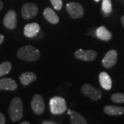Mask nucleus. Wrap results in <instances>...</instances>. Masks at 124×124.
Listing matches in <instances>:
<instances>
[{"label": "nucleus", "instance_id": "obj_1", "mask_svg": "<svg viewBox=\"0 0 124 124\" xmlns=\"http://www.w3.org/2000/svg\"><path fill=\"white\" fill-rule=\"evenodd\" d=\"M17 57L26 62H35L40 57V52L38 49L31 45L24 46L18 50Z\"/></svg>", "mask_w": 124, "mask_h": 124}, {"label": "nucleus", "instance_id": "obj_2", "mask_svg": "<svg viewBox=\"0 0 124 124\" xmlns=\"http://www.w3.org/2000/svg\"><path fill=\"white\" fill-rule=\"evenodd\" d=\"M10 118L14 122L18 121L22 119L23 115V102L19 97H14L10 103L8 108Z\"/></svg>", "mask_w": 124, "mask_h": 124}, {"label": "nucleus", "instance_id": "obj_3", "mask_svg": "<svg viewBox=\"0 0 124 124\" xmlns=\"http://www.w3.org/2000/svg\"><path fill=\"white\" fill-rule=\"evenodd\" d=\"M50 112L53 115H62L67 110L66 100L60 97H54L50 99L49 102Z\"/></svg>", "mask_w": 124, "mask_h": 124}, {"label": "nucleus", "instance_id": "obj_4", "mask_svg": "<svg viewBox=\"0 0 124 124\" xmlns=\"http://www.w3.org/2000/svg\"><path fill=\"white\" fill-rule=\"evenodd\" d=\"M81 92L84 96L88 97L94 101L99 100L102 97V93L100 90L93 87L88 84H84L81 86Z\"/></svg>", "mask_w": 124, "mask_h": 124}, {"label": "nucleus", "instance_id": "obj_5", "mask_svg": "<svg viewBox=\"0 0 124 124\" xmlns=\"http://www.w3.org/2000/svg\"><path fill=\"white\" fill-rule=\"evenodd\" d=\"M66 10L72 19H80L84 15V10L79 3L70 2L66 4Z\"/></svg>", "mask_w": 124, "mask_h": 124}, {"label": "nucleus", "instance_id": "obj_6", "mask_svg": "<svg viewBox=\"0 0 124 124\" xmlns=\"http://www.w3.org/2000/svg\"><path fill=\"white\" fill-rule=\"evenodd\" d=\"M38 6L34 3H26L23 5L21 9L22 17L26 20L35 17L38 14Z\"/></svg>", "mask_w": 124, "mask_h": 124}, {"label": "nucleus", "instance_id": "obj_7", "mask_svg": "<svg viewBox=\"0 0 124 124\" xmlns=\"http://www.w3.org/2000/svg\"><path fill=\"white\" fill-rule=\"evenodd\" d=\"M74 55L75 57L79 60L85 62H93L97 57V53L94 50H84L82 49H79L75 52Z\"/></svg>", "mask_w": 124, "mask_h": 124}, {"label": "nucleus", "instance_id": "obj_8", "mask_svg": "<svg viewBox=\"0 0 124 124\" xmlns=\"http://www.w3.org/2000/svg\"><path fill=\"white\" fill-rule=\"evenodd\" d=\"M31 108L37 115H42L45 111V103L44 99L40 94H35L31 100Z\"/></svg>", "mask_w": 124, "mask_h": 124}, {"label": "nucleus", "instance_id": "obj_9", "mask_svg": "<svg viewBox=\"0 0 124 124\" xmlns=\"http://www.w3.org/2000/svg\"><path fill=\"white\" fill-rule=\"evenodd\" d=\"M3 23L4 26L10 29L13 30L15 29L17 25V13L13 10H9L4 16Z\"/></svg>", "mask_w": 124, "mask_h": 124}, {"label": "nucleus", "instance_id": "obj_10", "mask_svg": "<svg viewBox=\"0 0 124 124\" xmlns=\"http://www.w3.org/2000/svg\"><path fill=\"white\" fill-rule=\"evenodd\" d=\"M118 53L115 50H109L102 60V64L104 68L107 69L111 68L113 67L116 63L117 61Z\"/></svg>", "mask_w": 124, "mask_h": 124}, {"label": "nucleus", "instance_id": "obj_11", "mask_svg": "<svg viewBox=\"0 0 124 124\" xmlns=\"http://www.w3.org/2000/svg\"><path fill=\"white\" fill-rule=\"evenodd\" d=\"M40 31V26L37 23H31L26 24L23 28L24 35L32 38L35 37Z\"/></svg>", "mask_w": 124, "mask_h": 124}, {"label": "nucleus", "instance_id": "obj_12", "mask_svg": "<svg viewBox=\"0 0 124 124\" xmlns=\"http://www.w3.org/2000/svg\"><path fill=\"white\" fill-rule=\"evenodd\" d=\"M17 88V83L11 78H4L0 79V90L14 91Z\"/></svg>", "mask_w": 124, "mask_h": 124}, {"label": "nucleus", "instance_id": "obj_13", "mask_svg": "<svg viewBox=\"0 0 124 124\" xmlns=\"http://www.w3.org/2000/svg\"><path fill=\"white\" fill-rule=\"evenodd\" d=\"M100 85L106 90H110L112 88V79L110 75L106 72H101L99 75Z\"/></svg>", "mask_w": 124, "mask_h": 124}, {"label": "nucleus", "instance_id": "obj_14", "mask_svg": "<svg viewBox=\"0 0 124 124\" xmlns=\"http://www.w3.org/2000/svg\"><path fill=\"white\" fill-rule=\"evenodd\" d=\"M44 17L49 23L53 24H57L59 22L58 15L51 8H46L44 9Z\"/></svg>", "mask_w": 124, "mask_h": 124}, {"label": "nucleus", "instance_id": "obj_15", "mask_svg": "<svg viewBox=\"0 0 124 124\" xmlns=\"http://www.w3.org/2000/svg\"><path fill=\"white\" fill-rule=\"evenodd\" d=\"M68 115L70 116L71 124H88L84 117L77 112L69 109Z\"/></svg>", "mask_w": 124, "mask_h": 124}, {"label": "nucleus", "instance_id": "obj_16", "mask_svg": "<svg viewBox=\"0 0 124 124\" xmlns=\"http://www.w3.org/2000/svg\"><path fill=\"white\" fill-rule=\"evenodd\" d=\"M104 112L110 116H118L124 115V108L116 106H106L103 108Z\"/></svg>", "mask_w": 124, "mask_h": 124}, {"label": "nucleus", "instance_id": "obj_17", "mask_svg": "<svg viewBox=\"0 0 124 124\" xmlns=\"http://www.w3.org/2000/svg\"><path fill=\"white\" fill-rule=\"evenodd\" d=\"M37 79V75L32 72H23L19 76L20 82L23 85H28L31 83L34 82Z\"/></svg>", "mask_w": 124, "mask_h": 124}, {"label": "nucleus", "instance_id": "obj_18", "mask_svg": "<svg viewBox=\"0 0 124 124\" xmlns=\"http://www.w3.org/2000/svg\"><path fill=\"white\" fill-rule=\"evenodd\" d=\"M96 36L99 39L108 41L112 37V35L106 27L100 26L96 30Z\"/></svg>", "mask_w": 124, "mask_h": 124}, {"label": "nucleus", "instance_id": "obj_19", "mask_svg": "<svg viewBox=\"0 0 124 124\" xmlns=\"http://www.w3.org/2000/svg\"><path fill=\"white\" fill-rule=\"evenodd\" d=\"M101 10L105 16H108L112 10V6L111 0H103L101 4Z\"/></svg>", "mask_w": 124, "mask_h": 124}, {"label": "nucleus", "instance_id": "obj_20", "mask_svg": "<svg viewBox=\"0 0 124 124\" xmlns=\"http://www.w3.org/2000/svg\"><path fill=\"white\" fill-rule=\"evenodd\" d=\"M12 69V64L9 62H3L0 64V77L8 74Z\"/></svg>", "mask_w": 124, "mask_h": 124}, {"label": "nucleus", "instance_id": "obj_21", "mask_svg": "<svg viewBox=\"0 0 124 124\" xmlns=\"http://www.w3.org/2000/svg\"><path fill=\"white\" fill-rule=\"evenodd\" d=\"M110 99L112 101L116 103H124V93H114L111 95Z\"/></svg>", "mask_w": 124, "mask_h": 124}, {"label": "nucleus", "instance_id": "obj_22", "mask_svg": "<svg viewBox=\"0 0 124 124\" xmlns=\"http://www.w3.org/2000/svg\"><path fill=\"white\" fill-rule=\"evenodd\" d=\"M51 4L53 5L54 8L57 10H60L63 6V1L62 0H50Z\"/></svg>", "mask_w": 124, "mask_h": 124}, {"label": "nucleus", "instance_id": "obj_23", "mask_svg": "<svg viewBox=\"0 0 124 124\" xmlns=\"http://www.w3.org/2000/svg\"><path fill=\"white\" fill-rule=\"evenodd\" d=\"M6 123V118L4 115L0 112V124H5Z\"/></svg>", "mask_w": 124, "mask_h": 124}, {"label": "nucleus", "instance_id": "obj_24", "mask_svg": "<svg viewBox=\"0 0 124 124\" xmlns=\"http://www.w3.org/2000/svg\"><path fill=\"white\" fill-rule=\"evenodd\" d=\"M41 124H59L55 123V122H53V121H44Z\"/></svg>", "mask_w": 124, "mask_h": 124}, {"label": "nucleus", "instance_id": "obj_25", "mask_svg": "<svg viewBox=\"0 0 124 124\" xmlns=\"http://www.w3.org/2000/svg\"><path fill=\"white\" fill-rule=\"evenodd\" d=\"M4 39V35H1V34H0V45L3 43Z\"/></svg>", "mask_w": 124, "mask_h": 124}, {"label": "nucleus", "instance_id": "obj_26", "mask_svg": "<svg viewBox=\"0 0 124 124\" xmlns=\"http://www.w3.org/2000/svg\"><path fill=\"white\" fill-rule=\"evenodd\" d=\"M121 23H122V26L124 27V15H123L121 18Z\"/></svg>", "mask_w": 124, "mask_h": 124}, {"label": "nucleus", "instance_id": "obj_27", "mask_svg": "<svg viewBox=\"0 0 124 124\" xmlns=\"http://www.w3.org/2000/svg\"><path fill=\"white\" fill-rule=\"evenodd\" d=\"M3 7H4V4H3V2L1 1H0V11L2 10Z\"/></svg>", "mask_w": 124, "mask_h": 124}, {"label": "nucleus", "instance_id": "obj_28", "mask_svg": "<svg viewBox=\"0 0 124 124\" xmlns=\"http://www.w3.org/2000/svg\"><path fill=\"white\" fill-rule=\"evenodd\" d=\"M20 124H31L28 121H23V122H22Z\"/></svg>", "mask_w": 124, "mask_h": 124}, {"label": "nucleus", "instance_id": "obj_29", "mask_svg": "<svg viewBox=\"0 0 124 124\" xmlns=\"http://www.w3.org/2000/svg\"><path fill=\"white\" fill-rule=\"evenodd\" d=\"M94 1H97V2H98V1H99L100 0H94Z\"/></svg>", "mask_w": 124, "mask_h": 124}]
</instances>
